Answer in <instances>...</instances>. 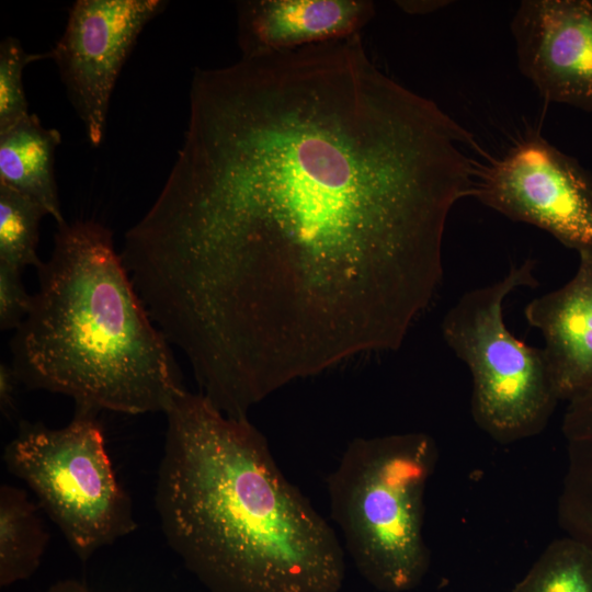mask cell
Instances as JSON below:
<instances>
[{
	"mask_svg": "<svg viewBox=\"0 0 592 592\" xmlns=\"http://www.w3.org/2000/svg\"><path fill=\"white\" fill-rule=\"evenodd\" d=\"M568 402L561 426L568 462L559 521L568 536L592 548V391Z\"/></svg>",
	"mask_w": 592,
	"mask_h": 592,
	"instance_id": "cell-13",
	"label": "cell"
},
{
	"mask_svg": "<svg viewBox=\"0 0 592 592\" xmlns=\"http://www.w3.org/2000/svg\"><path fill=\"white\" fill-rule=\"evenodd\" d=\"M60 133L30 114L0 134V184L36 202L57 225L64 219L54 174Z\"/></svg>",
	"mask_w": 592,
	"mask_h": 592,
	"instance_id": "cell-12",
	"label": "cell"
},
{
	"mask_svg": "<svg viewBox=\"0 0 592 592\" xmlns=\"http://www.w3.org/2000/svg\"><path fill=\"white\" fill-rule=\"evenodd\" d=\"M22 384L13 367L7 364L0 366V408L4 415L15 410L19 385Z\"/></svg>",
	"mask_w": 592,
	"mask_h": 592,
	"instance_id": "cell-19",
	"label": "cell"
},
{
	"mask_svg": "<svg viewBox=\"0 0 592 592\" xmlns=\"http://www.w3.org/2000/svg\"><path fill=\"white\" fill-rule=\"evenodd\" d=\"M474 197L547 231L567 248L592 250V175L538 135L480 170Z\"/></svg>",
	"mask_w": 592,
	"mask_h": 592,
	"instance_id": "cell-7",
	"label": "cell"
},
{
	"mask_svg": "<svg viewBox=\"0 0 592 592\" xmlns=\"http://www.w3.org/2000/svg\"><path fill=\"white\" fill-rule=\"evenodd\" d=\"M397 5L405 12L410 14H425L445 7L448 1L440 0H415V1H397Z\"/></svg>",
	"mask_w": 592,
	"mask_h": 592,
	"instance_id": "cell-20",
	"label": "cell"
},
{
	"mask_svg": "<svg viewBox=\"0 0 592 592\" xmlns=\"http://www.w3.org/2000/svg\"><path fill=\"white\" fill-rule=\"evenodd\" d=\"M22 271L0 263V328L16 330L29 314L33 295L22 282Z\"/></svg>",
	"mask_w": 592,
	"mask_h": 592,
	"instance_id": "cell-18",
	"label": "cell"
},
{
	"mask_svg": "<svg viewBox=\"0 0 592 592\" xmlns=\"http://www.w3.org/2000/svg\"><path fill=\"white\" fill-rule=\"evenodd\" d=\"M167 4L162 0H78L72 4L49 55L93 147L103 143L111 96L129 53Z\"/></svg>",
	"mask_w": 592,
	"mask_h": 592,
	"instance_id": "cell-8",
	"label": "cell"
},
{
	"mask_svg": "<svg viewBox=\"0 0 592 592\" xmlns=\"http://www.w3.org/2000/svg\"><path fill=\"white\" fill-rule=\"evenodd\" d=\"M242 58L360 34L375 15L367 0H248L237 4Z\"/></svg>",
	"mask_w": 592,
	"mask_h": 592,
	"instance_id": "cell-10",
	"label": "cell"
},
{
	"mask_svg": "<svg viewBox=\"0 0 592 592\" xmlns=\"http://www.w3.org/2000/svg\"><path fill=\"white\" fill-rule=\"evenodd\" d=\"M164 414L155 505L187 570L209 592H339L342 545L249 419L186 389Z\"/></svg>",
	"mask_w": 592,
	"mask_h": 592,
	"instance_id": "cell-2",
	"label": "cell"
},
{
	"mask_svg": "<svg viewBox=\"0 0 592 592\" xmlns=\"http://www.w3.org/2000/svg\"><path fill=\"white\" fill-rule=\"evenodd\" d=\"M437 460L425 433L356 437L327 478L330 512L360 574L382 592L420 584L430 566L424 492Z\"/></svg>",
	"mask_w": 592,
	"mask_h": 592,
	"instance_id": "cell-4",
	"label": "cell"
},
{
	"mask_svg": "<svg viewBox=\"0 0 592 592\" xmlns=\"http://www.w3.org/2000/svg\"><path fill=\"white\" fill-rule=\"evenodd\" d=\"M41 506L26 491L0 488V585L29 579L38 569L49 542Z\"/></svg>",
	"mask_w": 592,
	"mask_h": 592,
	"instance_id": "cell-14",
	"label": "cell"
},
{
	"mask_svg": "<svg viewBox=\"0 0 592 592\" xmlns=\"http://www.w3.org/2000/svg\"><path fill=\"white\" fill-rule=\"evenodd\" d=\"M45 209L27 196L0 184V263L23 271L43 263L37 255Z\"/></svg>",
	"mask_w": 592,
	"mask_h": 592,
	"instance_id": "cell-16",
	"label": "cell"
},
{
	"mask_svg": "<svg viewBox=\"0 0 592 592\" xmlns=\"http://www.w3.org/2000/svg\"><path fill=\"white\" fill-rule=\"evenodd\" d=\"M46 54H29L21 42L12 36L0 44V134L29 116L27 100L23 86L24 68Z\"/></svg>",
	"mask_w": 592,
	"mask_h": 592,
	"instance_id": "cell-17",
	"label": "cell"
},
{
	"mask_svg": "<svg viewBox=\"0 0 592 592\" xmlns=\"http://www.w3.org/2000/svg\"><path fill=\"white\" fill-rule=\"evenodd\" d=\"M511 33L521 72L545 100L592 112V0H523Z\"/></svg>",
	"mask_w": 592,
	"mask_h": 592,
	"instance_id": "cell-9",
	"label": "cell"
},
{
	"mask_svg": "<svg viewBox=\"0 0 592 592\" xmlns=\"http://www.w3.org/2000/svg\"><path fill=\"white\" fill-rule=\"evenodd\" d=\"M340 592V591H339Z\"/></svg>",
	"mask_w": 592,
	"mask_h": 592,
	"instance_id": "cell-22",
	"label": "cell"
},
{
	"mask_svg": "<svg viewBox=\"0 0 592 592\" xmlns=\"http://www.w3.org/2000/svg\"><path fill=\"white\" fill-rule=\"evenodd\" d=\"M512 592H592V548L570 536L553 540Z\"/></svg>",
	"mask_w": 592,
	"mask_h": 592,
	"instance_id": "cell-15",
	"label": "cell"
},
{
	"mask_svg": "<svg viewBox=\"0 0 592 592\" xmlns=\"http://www.w3.org/2000/svg\"><path fill=\"white\" fill-rule=\"evenodd\" d=\"M57 226L50 258L36 269L31 309L14 330L11 366L27 388L76 406L166 413L185 390L181 372L112 231L92 219Z\"/></svg>",
	"mask_w": 592,
	"mask_h": 592,
	"instance_id": "cell-3",
	"label": "cell"
},
{
	"mask_svg": "<svg viewBox=\"0 0 592 592\" xmlns=\"http://www.w3.org/2000/svg\"><path fill=\"white\" fill-rule=\"evenodd\" d=\"M46 592H92L86 584L72 579L60 580L48 588Z\"/></svg>",
	"mask_w": 592,
	"mask_h": 592,
	"instance_id": "cell-21",
	"label": "cell"
},
{
	"mask_svg": "<svg viewBox=\"0 0 592 592\" xmlns=\"http://www.w3.org/2000/svg\"><path fill=\"white\" fill-rule=\"evenodd\" d=\"M534 272L528 259L501 280L466 292L442 322L444 341L470 372L473 419L502 444L543 432L560 401L544 349L517 339L503 318L512 292L537 286Z\"/></svg>",
	"mask_w": 592,
	"mask_h": 592,
	"instance_id": "cell-5",
	"label": "cell"
},
{
	"mask_svg": "<svg viewBox=\"0 0 592 592\" xmlns=\"http://www.w3.org/2000/svg\"><path fill=\"white\" fill-rule=\"evenodd\" d=\"M473 135L361 34L196 68L182 147L122 259L194 377L259 403L395 351L443 278Z\"/></svg>",
	"mask_w": 592,
	"mask_h": 592,
	"instance_id": "cell-1",
	"label": "cell"
},
{
	"mask_svg": "<svg viewBox=\"0 0 592 592\" xmlns=\"http://www.w3.org/2000/svg\"><path fill=\"white\" fill-rule=\"evenodd\" d=\"M574 275L531 300L524 316L544 337V352L560 400L592 391V250H581Z\"/></svg>",
	"mask_w": 592,
	"mask_h": 592,
	"instance_id": "cell-11",
	"label": "cell"
},
{
	"mask_svg": "<svg viewBox=\"0 0 592 592\" xmlns=\"http://www.w3.org/2000/svg\"><path fill=\"white\" fill-rule=\"evenodd\" d=\"M99 413L76 406L71 421L60 429L22 422L3 453L8 470L30 487L81 561L137 528L132 500L106 452Z\"/></svg>",
	"mask_w": 592,
	"mask_h": 592,
	"instance_id": "cell-6",
	"label": "cell"
}]
</instances>
